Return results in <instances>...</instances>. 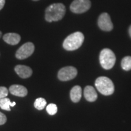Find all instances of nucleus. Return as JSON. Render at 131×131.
Listing matches in <instances>:
<instances>
[{"label":"nucleus","mask_w":131,"mask_h":131,"mask_svg":"<svg viewBox=\"0 0 131 131\" xmlns=\"http://www.w3.org/2000/svg\"><path fill=\"white\" fill-rule=\"evenodd\" d=\"M66 11L65 6L62 3L52 4L46 9L45 19L49 23L61 20L64 16Z\"/></svg>","instance_id":"nucleus-1"},{"label":"nucleus","mask_w":131,"mask_h":131,"mask_svg":"<svg viewBox=\"0 0 131 131\" xmlns=\"http://www.w3.org/2000/svg\"><path fill=\"white\" fill-rule=\"evenodd\" d=\"M15 102H11L9 98L6 97L0 99V107L3 110L7 111H10V107L15 106Z\"/></svg>","instance_id":"nucleus-14"},{"label":"nucleus","mask_w":131,"mask_h":131,"mask_svg":"<svg viewBox=\"0 0 131 131\" xmlns=\"http://www.w3.org/2000/svg\"><path fill=\"white\" fill-rule=\"evenodd\" d=\"M129 35H130V37H131V26H130V27H129Z\"/></svg>","instance_id":"nucleus-21"},{"label":"nucleus","mask_w":131,"mask_h":131,"mask_svg":"<svg viewBox=\"0 0 131 131\" xmlns=\"http://www.w3.org/2000/svg\"><path fill=\"white\" fill-rule=\"evenodd\" d=\"M98 24L102 30L109 32L113 29V24L111 21V17L107 13H103L100 15Z\"/></svg>","instance_id":"nucleus-8"},{"label":"nucleus","mask_w":131,"mask_h":131,"mask_svg":"<svg viewBox=\"0 0 131 131\" xmlns=\"http://www.w3.org/2000/svg\"><path fill=\"white\" fill-rule=\"evenodd\" d=\"M1 36H2V32H1V31H0V38L1 37Z\"/></svg>","instance_id":"nucleus-22"},{"label":"nucleus","mask_w":131,"mask_h":131,"mask_svg":"<svg viewBox=\"0 0 131 131\" xmlns=\"http://www.w3.org/2000/svg\"><path fill=\"white\" fill-rule=\"evenodd\" d=\"M8 93L9 91L6 87H0V99L6 97L8 95Z\"/></svg>","instance_id":"nucleus-18"},{"label":"nucleus","mask_w":131,"mask_h":131,"mask_svg":"<svg viewBox=\"0 0 131 131\" xmlns=\"http://www.w3.org/2000/svg\"><path fill=\"white\" fill-rule=\"evenodd\" d=\"M91 6L90 0H74L70 6V9L74 14H83Z\"/></svg>","instance_id":"nucleus-5"},{"label":"nucleus","mask_w":131,"mask_h":131,"mask_svg":"<svg viewBox=\"0 0 131 131\" xmlns=\"http://www.w3.org/2000/svg\"><path fill=\"white\" fill-rule=\"evenodd\" d=\"M84 40V35L80 32H76L69 35L64 41V49L69 51H73L80 48Z\"/></svg>","instance_id":"nucleus-2"},{"label":"nucleus","mask_w":131,"mask_h":131,"mask_svg":"<svg viewBox=\"0 0 131 131\" xmlns=\"http://www.w3.org/2000/svg\"><path fill=\"white\" fill-rule=\"evenodd\" d=\"M9 92L14 95L19 96V97H24L27 95L28 93L26 87L19 84L12 85L9 88Z\"/></svg>","instance_id":"nucleus-10"},{"label":"nucleus","mask_w":131,"mask_h":131,"mask_svg":"<svg viewBox=\"0 0 131 131\" xmlns=\"http://www.w3.org/2000/svg\"><path fill=\"white\" fill-rule=\"evenodd\" d=\"M46 111L49 115H53L57 114V111H58V108H57L56 104H53V103H50V104H49L47 106Z\"/></svg>","instance_id":"nucleus-17"},{"label":"nucleus","mask_w":131,"mask_h":131,"mask_svg":"<svg viewBox=\"0 0 131 131\" xmlns=\"http://www.w3.org/2000/svg\"><path fill=\"white\" fill-rule=\"evenodd\" d=\"M35 50V46L31 42H27L18 49L15 53L16 58L18 60H24L31 55Z\"/></svg>","instance_id":"nucleus-6"},{"label":"nucleus","mask_w":131,"mask_h":131,"mask_svg":"<svg viewBox=\"0 0 131 131\" xmlns=\"http://www.w3.org/2000/svg\"><path fill=\"white\" fill-rule=\"evenodd\" d=\"M96 89L104 95H111L114 92V85L112 80L106 77H100L95 83Z\"/></svg>","instance_id":"nucleus-3"},{"label":"nucleus","mask_w":131,"mask_h":131,"mask_svg":"<svg viewBox=\"0 0 131 131\" xmlns=\"http://www.w3.org/2000/svg\"><path fill=\"white\" fill-rule=\"evenodd\" d=\"M3 40L10 45H16L21 40V37L16 33H7L3 36Z\"/></svg>","instance_id":"nucleus-11"},{"label":"nucleus","mask_w":131,"mask_h":131,"mask_svg":"<svg viewBox=\"0 0 131 131\" xmlns=\"http://www.w3.org/2000/svg\"><path fill=\"white\" fill-rule=\"evenodd\" d=\"M33 1H39V0H33Z\"/></svg>","instance_id":"nucleus-23"},{"label":"nucleus","mask_w":131,"mask_h":131,"mask_svg":"<svg viewBox=\"0 0 131 131\" xmlns=\"http://www.w3.org/2000/svg\"><path fill=\"white\" fill-rule=\"evenodd\" d=\"M84 96L87 101L94 102L97 99V94L95 89L92 86H88L84 88Z\"/></svg>","instance_id":"nucleus-12"},{"label":"nucleus","mask_w":131,"mask_h":131,"mask_svg":"<svg viewBox=\"0 0 131 131\" xmlns=\"http://www.w3.org/2000/svg\"><path fill=\"white\" fill-rule=\"evenodd\" d=\"M77 69L73 66H67L61 68L58 73V78L62 81H69L76 77Z\"/></svg>","instance_id":"nucleus-7"},{"label":"nucleus","mask_w":131,"mask_h":131,"mask_svg":"<svg viewBox=\"0 0 131 131\" xmlns=\"http://www.w3.org/2000/svg\"><path fill=\"white\" fill-rule=\"evenodd\" d=\"M15 71L21 78H29L32 75L33 72L30 67L24 65H17L15 68Z\"/></svg>","instance_id":"nucleus-9"},{"label":"nucleus","mask_w":131,"mask_h":131,"mask_svg":"<svg viewBox=\"0 0 131 131\" xmlns=\"http://www.w3.org/2000/svg\"><path fill=\"white\" fill-rule=\"evenodd\" d=\"M99 59L101 67L106 70L112 69L116 61L115 55L109 49H103L100 54Z\"/></svg>","instance_id":"nucleus-4"},{"label":"nucleus","mask_w":131,"mask_h":131,"mask_svg":"<svg viewBox=\"0 0 131 131\" xmlns=\"http://www.w3.org/2000/svg\"><path fill=\"white\" fill-rule=\"evenodd\" d=\"M46 101L43 98H38L34 102V106L38 110H42L46 105Z\"/></svg>","instance_id":"nucleus-15"},{"label":"nucleus","mask_w":131,"mask_h":131,"mask_svg":"<svg viewBox=\"0 0 131 131\" xmlns=\"http://www.w3.org/2000/svg\"><path fill=\"white\" fill-rule=\"evenodd\" d=\"M5 3H6V0H0V10L4 7Z\"/></svg>","instance_id":"nucleus-20"},{"label":"nucleus","mask_w":131,"mask_h":131,"mask_svg":"<svg viewBox=\"0 0 131 131\" xmlns=\"http://www.w3.org/2000/svg\"><path fill=\"white\" fill-rule=\"evenodd\" d=\"M122 68L123 69L126 71L131 70V57L127 56L123 58Z\"/></svg>","instance_id":"nucleus-16"},{"label":"nucleus","mask_w":131,"mask_h":131,"mask_svg":"<svg viewBox=\"0 0 131 131\" xmlns=\"http://www.w3.org/2000/svg\"><path fill=\"white\" fill-rule=\"evenodd\" d=\"M82 95L81 88L80 86H75L71 89L70 96L71 100L73 103H78L81 100Z\"/></svg>","instance_id":"nucleus-13"},{"label":"nucleus","mask_w":131,"mask_h":131,"mask_svg":"<svg viewBox=\"0 0 131 131\" xmlns=\"http://www.w3.org/2000/svg\"><path fill=\"white\" fill-rule=\"evenodd\" d=\"M7 122V117L3 113L0 112V125L4 124Z\"/></svg>","instance_id":"nucleus-19"}]
</instances>
